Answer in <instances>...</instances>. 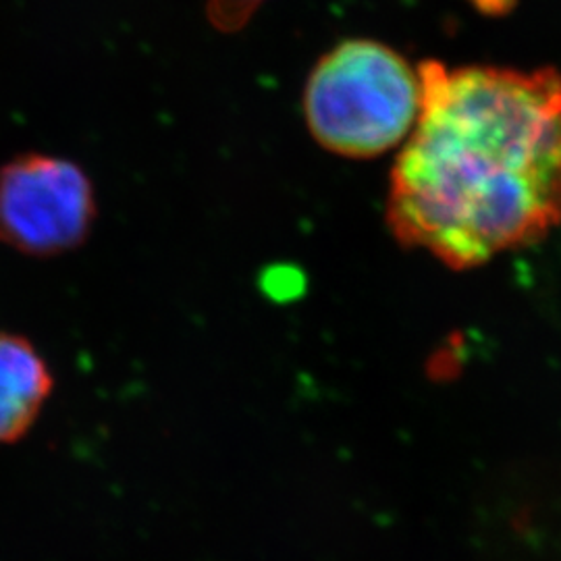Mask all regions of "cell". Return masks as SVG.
Listing matches in <instances>:
<instances>
[{"mask_svg":"<svg viewBox=\"0 0 561 561\" xmlns=\"http://www.w3.org/2000/svg\"><path fill=\"white\" fill-rule=\"evenodd\" d=\"M419 123L385 219L454 271L535 245L561 225V73L424 60Z\"/></svg>","mask_w":561,"mask_h":561,"instance_id":"cell-1","label":"cell"},{"mask_svg":"<svg viewBox=\"0 0 561 561\" xmlns=\"http://www.w3.org/2000/svg\"><path fill=\"white\" fill-rule=\"evenodd\" d=\"M422 99L421 67L385 42L352 38L314 65L301 111L327 152L368 161L403 146L421 117Z\"/></svg>","mask_w":561,"mask_h":561,"instance_id":"cell-2","label":"cell"},{"mask_svg":"<svg viewBox=\"0 0 561 561\" xmlns=\"http://www.w3.org/2000/svg\"><path fill=\"white\" fill-rule=\"evenodd\" d=\"M99 217L96 192L78 162L27 152L0 167V243L55 259L81 248Z\"/></svg>","mask_w":561,"mask_h":561,"instance_id":"cell-3","label":"cell"},{"mask_svg":"<svg viewBox=\"0 0 561 561\" xmlns=\"http://www.w3.org/2000/svg\"><path fill=\"white\" fill-rule=\"evenodd\" d=\"M55 377L38 347L13 331H0V445L20 443L41 419Z\"/></svg>","mask_w":561,"mask_h":561,"instance_id":"cell-4","label":"cell"},{"mask_svg":"<svg viewBox=\"0 0 561 561\" xmlns=\"http://www.w3.org/2000/svg\"><path fill=\"white\" fill-rule=\"evenodd\" d=\"M266 0H206V20L219 34H238Z\"/></svg>","mask_w":561,"mask_h":561,"instance_id":"cell-5","label":"cell"},{"mask_svg":"<svg viewBox=\"0 0 561 561\" xmlns=\"http://www.w3.org/2000/svg\"><path fill=\"white\" fill-rule=\"evenodd\" d=\"M484 13H502L507 11L516 0H472Z\"/></svg>","mask_w":561,"mask_h":561,"instance_id":"cell-6","label":"cell"}]
</instances>
